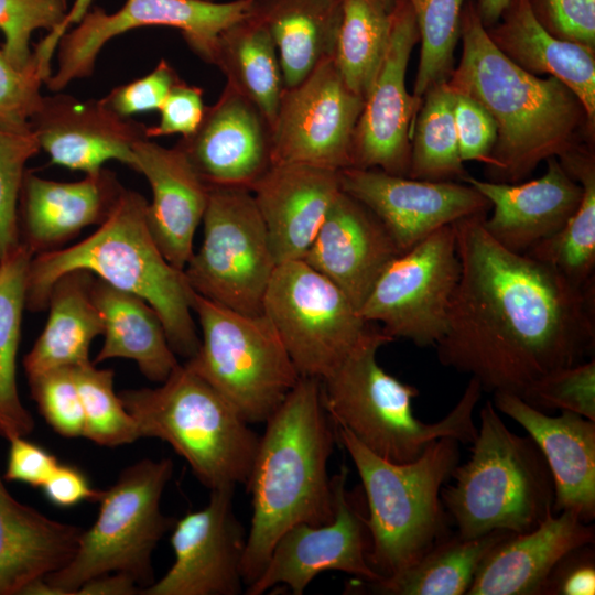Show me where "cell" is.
Listing matches in <instances>:
<instances>
[{"mask_svg": "<svg viewBox=\"0 0 595 595\" xmlns=\"http://www.w3.org/2000/svg\"><path fill=\"white\" fill-rule=\"evenodd\" d=\"M174 67L161 58L147 75L111 89L102 101L125 118L160 109L172 87L180 80Z\"/></svg>", "mask_w": 595, "mask_h": 595, "instance_id": "cell-47", "label": "cell"}, {"mask_svg": "<svg viewBox=\"0 0 595 595\" xmlns=\"http://www.w3.org/2000/svg\"><path fill=\"white\" fill-rule=\"evenodd\" d=\"M61 2H63L64 4L68 6V0H60Z\"/></svg>", "mask_w": 595, "mask_h": 595, "instance_id": "cell-58", "label": "cell"}, {"mask_svg": "<svg viewBox=\"0 0 595 595\" xmlns=\"http://www.w3.org/2000/svg\"><path fill=\"white\" fill-rule=\"evenodd\" d=\"M208 187L250 190L271 167V126L227 84L188 137L175 144Z\"/></svg>", "mask_w": 595, "mask_h": 595, "instance_id": "cell-21", "label": "cell"}, {"mask_svg": "<svg viewBox=\"0 0 595 595\" xmlns=\"http://www.w3.org/2000/svg\"><path fill=\"white\" fill-rule=\"evenodd\" d=\"M521 399L540 411H570L595 422L594 357L544 375Z\"/></svg>", "mask_w": 595, "mask_h": 595, "instance_id": "cell-44", "label": "cell"}, {"mask_svg": "<svg viewBox=\"0 0 595 595\" xmlns=\"http://www.w3.org/2000/svg\"><path fill=\"white\" fill-rule=\"evenodd\" d=\"M141 587L130 575L111 572L86 581L76 592L77 595H136Z\"/></svg>", "mask_w": 595, "mask_h": 595, "instance_id": "cell-54", "label": "cell"}, {"mask_svg": "<svg viewBox=\"0 0 595 595\" xmlns=\"http://www.w3.org/2000/svg\"><path fill=\"white\" fill-rule=\"evenodd\" d=\"M559 161L582 186L580 205L556 234L526 253L577 284H588L595 282V159L584 147Z\"/></svg>", "mask_w": 595, "mask_h": 595, "instance_id": "cell-37", "label": "cell"}, {"mask_svg": "<svg viewBox=\"0 0 595 595\" xmlns=\"http://www.w3.org/2000/svg\"><path fill=\"white\" fill-rule=\"evenodd\" d=\"M9 443L4 479L42 487L60 464L57 457L25 436L12 437Z\"/></svg>", "mask_w": 595, "mask_h": 595, "instance_id": "cell-52", "label": "cell"}, {"mask_svg": "<svg viewBox=\"0 0 595 595\" xmlns=\"http://www.w3.org/2000/svg\"><path fill=\"white\" fill-rule=\"evenodd\" d=\"M251 3L252 0H126L112 13L100 8L87 10L76 26L61 36L56 46L57 69L45 85L55 93L73 80L89 77L109 41L143 26L176 29L198 58L214 65L220 34L247 18Z\"/></svg>", "mask_w": 595, "mask_h": 595, "instance_id": "cell-13", "label": "cell"}, {"mask_svg": "<svg viewBox=\"0 0 595 595\" xmlns=\"http://www.w3.org/2000/svg\"><path fill=\"white\" fill-rule=\"evenodd\" d=\"M172 474L170 458H144L100 490L97 519L83 530L71 561L44 577L57 595H74L86 581L111 572L130 575L141 591L154 582L152 553L175 522L161 510Z\"/></svg>", "mask_w": 595, "mask_h": 595, "instance_id": "cell-9", "label": "cell"}, {"mask_svg": "<svg viewBox=\"0 0 595 595\" xmlns=\"http://www.w3.org/2000/svg\"><path fill=\"white\" fill-rule=\"evenodd\" d=\"M462 182L489 201L493 213L483 219L488 235L517 253H526L556 234L576 210L583 193L558 158L547 160L543 175L524 183L484 181L469 174Z\"/></svg>", "mask_w": 595, "mask_h": 595, "instance_id": "cell-24", "label": "cell"}, {"mask_svg": "<svg viewBox=\"0 0 595 595\" xmlns=\"http://www.w3.org/2000/svg\"><path fill=\"white\" fill-rule=\"evenodd\" d=\"M486 215L453 223L461 277L436 355L483 391L522 398L544 375L593 355L595 282L577 284L504 248L485 230Z\"/></svg>", "mask_w": 595, "mask_h": 595, "instance_id": "cell-1", "label": "cell"}, {"mask_svg": "<svg viewBox=\"0 0 595 595\" xmlns=\"http://www.w3.org/2000/svg\"><path fill=\"white\" fill-rule=\"evenodd\" d=\"M42 488L47 500L58 507L97 501L100 495L79 468L63 464L57 465Z\"/></svg>", "mask_w": 595, "mask_h": 595, "instance_id": "cell-53", "label": "cell"}, {"mask_svg": "<svg viewBox=\"0 0 595 595\" xmlns=\"http://www.w3.org/2000/svg\"><path fill=\"white\" fill-rule=\"evenodd\" d=\"M470 453L454 468L453 483L441 489L461 537L528 532L553 511L554 484L543 454L529 435L507 428L490 400L479 411Z\"/></svg>", "mask_w": 595, "mask_h": 595, "instance_id": "cell-7", "label": "cell"}, {"mask_svg": "<svg viewBox=\"0 0 595 595\" xmlns=\"http://www.w3.org/2000/svg\"><path fill=\"white\" fill-rule=\"evenodd\" d=\"M84 410L83 437L107 447L141 439L137 422L113 389V370L96 368L93 361L73 367Z\"/></svg>", "mask_w": 595, "mask_h": 595, "instance_id": "cell-41", "label": "cell"}, {"mask_svg": "<svg viewBox=\"0 0 595 595\" xmlns=\"http://www.w3.org/2000/svg\"><path fill=\"white\" fill-rule=\"evenodd\" d=\"M30 128L52 164L85 174L109 160L133 169V148L147 138L145 125L119 116L102 99L82 100L62 91L43 96Z\"/></svg>", "mask_w": 595, "mask_h": 595, "instance_id": "cell-20", "label": "cell"}, {"mask_svg": "<svg viewBox=\"0 0 595 595\" xmlns=\"http://www.w3.org/2000/svg\"><path fill=\"white\" fill-rule=\"evenodd\" d=\"M335 428L367 501L368 563L381 577L392 575L450 534L441 489L458 465L459 442L440 437L418 459L392 463L370 452L346 429Z\"/></svg>", "mask_w": 595, "mask_h": 595, "instance_id": "cell-6", "label": "cell"}, {"mask_svg": "<svg viewBox=\"0 0 595 595\" xmlns=\"http://www.w3.org/2000/svg\"><path fill=\"white\" fill-rule=\"evenodd\" d=\"M148 201L123 188L115 207L87 238L32 257L25 289V309H47L54 283L63 274L86 270L110 285L147 301L158 313L171 348L192 358L198 350L193 318V294L184 272L162 255L145 221Z\"/></svg>", "mask_w": 595, "mask_h": 595, "instance_id": "cell-4", "label": "cell"}, {"mask_svg": "<svg viewBox=\"0 0 595 595\" xmlns=\"http://www.w3.org/2000/svg\"><path fill=\"white\" fill-rule=\"evenodd\" d=\"M342 18L332 58L347 87L366 98L381 67L391 26L383 0H340Z\"/></svg>", "mask_w": 595, "mask_h": 595, "instance_id": "cell-38", "label": "cell"}, {"mask_svg": "<svg viewBox=\"0 0 595 595\" xmlns=\"http://www.w3.org/2000/svg\"><path fill=\"white\" fill-rule=\"evenodd\" d=\"M204 237L183 272L191 289L236 312L262 313L278 266L250 190L208 187Z\"/></svg>", "mask_w": 595, "mask_h": 595, "instance_id": "cell-11", "label": "cell"}, {"mask_svg": "<svg viewBox=\"0 0 595 595\" xmlns=\"http://www.w3.org/2000/svg\"><path fill=\"white\" fill-rule=\"evenodd\" d=\"M400 253L379 219L342 190L303 261L337 285L359 311Z\"/></svg>", "mask_w": 595, "mask_h": 595, "instance_id": "cell-22", "label": "cell"}, {"mask_svg": "<svg viewBox=\"0 0 595 595\" xmlns=\"http://www.w3.org/2000/svg\"><path fill=\"white\" fill-rule=\"evenodd\" d=\"M201 87L180 79L170 90L159 109L160 119L154 126H147L148 139L181 134L188 137L198 128L206 106Z\"/></svg>", "mask_w": 595, "mask_h": 595, "instance_id": "cell-50", "label": "cell"}, {"mask_svg": "<svg viewBox=\"0 0 595 595\" xmlns=\"http://www.w3.org/2000/svg\"><path fill=\"white\" fill-rule=\"evenodd\" d=\"M419 42L414 14L394 0L387 51L369 89L353 137V166L408 176L411 130L420 108L405 87L411 52Z\"/></svg>", "mask_w": 595, "mask_h": 595, "instance_id": "cell-17", "label": "cell"}, {"mask_svg": "<svg viewBox=\"0 0 595 595\" xmlns=\"http://www.w3.org/2000/svg\"><path fill=\"white\" fill-rule=\"evenodd\" d=\"M364 101L347 87L332 57L321 62L301 83L284 89L271 126L272 165L351 167Z\"/></svg>", "mask_w": 595, "mask_h": 595, "instance_id": "cell-15", "label": "cell"}, {"mask_svg": "<svg viewBox=\"0 0 595 595\" xmlns=\"http://www.w3.org/2000/svg\"><path fill=\"white\" fill-rule=\"evenodd\" d=\"M203 1H216V0H203Z\"/></svg>", "mask_w": 595, "mask_h": 595, "instance_id": "cell-59", "label": "cell"}, {"mask_svg": "<svg viewBox=\"0 0 595 595\" xmlns=\"http://www.w3.org/2000/svg\"><path fill=\"white\" fill-rule=\"evenodd\" d=\"M392 340L369 323L345 360L320 380L322 403L333 423L392 463L418 459L444 436L472 444L478 430L473 412L483 392L479 381L470 377L458 402L442 420L422 422L412 410L419 396L416 387L400 381L378 364L379 348Z\"/></svg>", "mask_w": 595, "mask_h": 595, "instance_id": "cell-5", "label": "cell"}, {"mask_svg": "<svg viewBox=\"0 0 595 595\" xmlns=\"http://www.w3.org/2000/svg\"><path fill=\"white\" fill-rule=\"evenodd\" d=\"M123 188L116 173L105 167L74 182L26 170L18 202L20 242L33 256L63 248L86 227L105 221Z\"/></svg>", "mask_w": 595, "mask_h": 595, "instance_id": "cell-23", "label": "cell"}, {"mask_svg": "<svg viewBox=\"0 0 595 595\" xmlns=\"http://www.w3.org/2000/svg\"><path fill=\"white\" fill-rule=\"evenodd\" d=\"M414 14L420 60L413 86L419 106L425 91L447 80L454 68V51L461 36V15L466 0H405Z\"/></svg>", "mask_w": 595, "mask_h": 595, "instance_id": "cell-40", "label": "cell"}, {"mask_svg": "<svg viewBox=\"0 0 595 595\" xmlns=\"http://www.w3.org/2000/svg\"><path fill=\"white\" fill-rule=\"evenodd\" d=\"M530 3L549 33L595 50V0H530Z\"/></svg>", "mask_w": 595, "mask_h": 595, "instance_id": "cell-48", "label": "cell"}, {"mask_svg": "<svg viewBox=\"0 0 595 595\" xmlns=\"http://www.w3.org/2000/svg\"><path fill=\"white\" fill-rule=\"evenodd\" d=\"M486 32L521 69L555 77L566 85L595 125V50L549 33L533 14L530 0H510L498 22Z\"/></svg>", "mask_w": 595, "mask_h": 595, "instance_id": "cell-29", "label": "cell"}, {"mask_svg": "<svg viewBox=\"0 0 595 595\" xmlns=\"http://www.w3.org/2000/svg\"><path fill=\"white\" fill-rule=\"evenodd\" d=\"M50 62L32 52V60L19 68L0 47V130L31 133L30 121L43 96L41 87L51 75Z\"/></svg>", "mask_w": 595, "mask_h": 595, "instance_id": "cell-43", "label": "cell"}, {"mask_svg": "<svg viewBox=\"0 0 595 595\" xmlns=\"http://www.w3.org/2000/svg\"><path fill=\"white\" fill-rule=\"evenodd\" d=\"M33 133L0 130V259L20 242L18 202L26 163L39 153Z\"/></svg>", "mask_w": 595, "mask_h": 595, "instance_id": "cell-45", "label": "cell"}, {"mask_svg": "<svg viewBox=\"0 0 595 595\" xmlns=\"http://www.w3.org/2000/svg\"><path fill=\"white\" fill-rule=\"evenodd\" d=\"M461 262L454 225L443 226L383 270L359 309L367 323L416 346H435L444 336Z\"/></svg>", "mask_w": 595, "mask_h": 595, "instance_id": "cell-14", "label": "cell"}, {"mask_svg": "<svg viewBox=\"0 0 595 595\" xmlns=\"http://www.w3.org/2000/svg\"><path fill=\"white\" fill-rule=\"evenodd\" d=\"M234 487L212 489L208 504L174 522V562L143 595H238L247 533L232 509Z\"/></svg>", "mask_w": 595, "mask_h": 595, "instance_id": "cell-18", "label": "cell"}, {"mask_svg": "<svg viewBox=\"0 0 595 595\" xmlns=\"http://www.w3.org/2000/svg\"><path fill=\"white\" fill-rule=\"evenodd\" d=\"M277 263L303 260L337 195L339 171L273 164L250 188Z\"/></svg>", "mask_w": 595, "mask_h": 595, "instance_id": "cell-27", "label": "cell"}, {"mask_svg": "<svg viewBox=\"0 0 595 595\" xmlns=\"http://www.w3.org/2000/svg\"><path fill=\"white\" fill-rule=\"evenodd\" d=\"M262 313L300 377L318 380L345 360L369 326L345 293L303 260L277 266Z\"/></svg>", "mask_w": 595, "mask_h": 595, "instance_id": "cell-12", "label": "cell"}, {"mask_svg": "<svg viewBox=\"0 0 595 595\" xmlns=\"http://www.w3.org/2000/svg\"><path fill=\"white\" fill-rule=\"evenodd\" d=\"M389 7H392L394 0H383Z\"/></svg>", "mask_w": 595, "mask_h": 595, "instance_id": "cell-57", "label": "cell"}, {"mask_svg": "<svg viewBox=\"0 0 595 595\" xmlns=\"http://www.w3.org/2000/svg\"><path fill=\"white\" fill-rule=\"evenodd\" d=\"M453 104L454 93L446 80L423 95L411 130L408 177L462 181L468 174L459 155Z\"/></svg>", "mask_w": 595, "mask_h": 595, "instance_id": "cell-39", "label": "cell"}, {"mask_svg": "<svg viewBox=\"0 0 595 595\" xmlns=\"http://www.w3.org/2000/svg\"><path fill=\"white\" fill-rule=\"evenodd\" d=\"M214 65L226 84L272 126L285 88L277 47L266 26L251 14L230 25L218 39Z\"/></svg>", "mask_w": 595, "mask_h": 595, "instance_id": "cell-34", "label": "cell"}, {"mask_svg": "<svg viewBox=\"0 0 595 595\" xmlns=\"http://www.w3.org/2000/svg\"><path fill=\"white\" fill-rule=\"evenodd\" d=\"M83 530L19 502L0 475V595H20L28 584L65 566Z\"/></svg>", "mask_w": 595, "mask_h": 595, "instance_id": "cell-30", "label": "cell"}, {"mask_svg": "<svg viewBox=\"0 0 595 595\" xmlns=\"http://www.w3.org/2000/svg\"><path fill=\"white\" fill-rule=\"evenodd\" d=\"M250 14L270 33L284 88L301 83L332 57L342 18L340 0H252Z\"/></svg>", "mask_w": 595, "mask_h": 595, "instance_id": "cell-32", "label": "cell"}, {"mask_svg": "<svg viewBox=\"0 0 595 595\" xmlns=\"http://www.w3.org/2000/svg\"><path fill=\"white\" fill-rule=\"evenodd\" d=\"M494 407L534 441L554 484V513L571 511L585 522L595 518V422L570 411L545 414L520 397L494 393Z\"/></svg>", "mask_w": 595, "mask_h": 595, "instance_id": "cell-25", "label": "cell"}, {"mask_svg": "<svg viewBox=\"0 0 595 595\" xmlns=\"http://www.w3.org/2000/svg\"><path fill=\"white\" fill-rule=\"evenodd\" d=\"M512 532L495 530L477 538L451 533L405 569L365 582L375 594L463 595L487 554Z\"/></svg>", "mask_w": 595, "mask_h": 595, "instance_id": "cell-35", "label": "cell"}, {"mask_svg": "<svg viewBox=\"0 0 595 595\" xmlns=\"http://www.w3.org/2000/svg\"><path fill=\"white\" fill-rule=\"evenodd\" d=\"M91 296L104 324V344L93 363L130 359L147 379L163 382L180 364L158 313L140 296L97 277Z\"/></svg>", "mask_w": 595, "mask_h": 595, "instance_id": "cell-31", "label": "cell"}, {"mask_svg": "<svg viewBox=\"0 0 595 595\" xmlns=\"http://www.w3.org/2000/svg\"><path fill=\"white\" fill-rule=\"evenodd\" d=\"M453 93V115L461 159L463 162L478 161L487 166L497 139L496 122L478 101L464 94Z\"/></svg>", "mask_w": 595, "mask_h": 595, "instance_id": "cell-49", "label": "cell"}, {"mask_svg": "<svg viewBox=\"0 0 595 595\" xmlns=\"http://www.w3.org/2000/svg\"><path fill=\"white\" fill-rule=\"evenodd\" d=\"M594 541V526L574 512L551 511L534 529L499 542L482 562L466 594L541 595L556 563Z\"/></svg>", "mask_w": 595, "mask_h": 595, "instance_id": "cell-28", "label": "cell"}, {"mask_svg": "<svg viewBox=\"0 0 595 595\" xmlns=\"http://www.w3.org/2000/svg\"><path fill=\"white\" fill-rule=\"evenodd\" d=\"M264 423L246 483L252 508L242 559L246 587L262 573L284 531L327 523L335 513L327 463L337 435L322 403L321 381L300 377Z\"/></svg>", "mask_w": 595, "mask_h": 595, "instance_id": "cell-3", "label": "cell"}, {"mask_svg": "<svg viewBox=\"0 0 595 595\" xmlns=\"http://www.w3.org/2000/svg\"><path fill=\"white\" fill-rule=\"evenodd\" d=\"M594 543L564 555L545 580L541 595H593L595 593Z\"/></svg>", "mask_w": 595, "mask_h": 595, "instance_id": "cell-51", "label": "cell"}, {"mask_svg": "<svg viewBox=\"0 0 595 595\" xmlns=\"http://www.w3.org/2000/svg\"><path fill=\"white\" fill-rule=\"evenodd\" d=\"M91 0H75L72 9H68V20L71 23H77L78 20L86 13Z\"/></svg>", "mask_w": 595, "mask_h": 595, "instance_id": "cell-56", "label": "cell"}, {"mask_svg": "<svg viewBox=\"0 0 595 595\" xmlns=\"http://www.w3.org/2000/svg\"><path fill=\"white\" fill-rule=\"evenodd\" d=\"M68 6L60 0H0L2 50L19 68L32 60L31 39L37 30L66 31Z\"/></svg>", "mask_w": 595, "mask_h": 595, "instance_id": "cell-42", "label": "cell"}, {"mask_svg": "<svg viewBox=\"0 0 595 595\" xmlns=\"http://www.w3.org/2000/svg\"><path fill=\"white\" fill-rule=\"evenodd\" d=\"M339 180L342 190L379 219L401 253L443 226L490 209L489 201L464 182L415 180L359 167L339 171Z\"/></svg>", "mask_w": 595, "mask_h": 595, "instance_id": "cell-19", "label": "cell"}, {"mask_svg": "<svg viewBox=\"0 0 595 595\" xmlns=\"http://www.w3.org/2000/svg\"><path fill=\"white\" fill-rule=\"evenodd\" d=\"M510 0H475V7L485 29L498 22Z\"/></svg>", "mask_w": 595, "mask_h": 595, "instance_id": "cell-55", "label": "cell"}, {"mask_svg": "<svg viewBox=\"0 0 595 595\" xmlns=\"http://www.w3.org/2000/svg\"><path fill=\"white\" fill-rule=\"evenodd\" d=\"M347 475L344 465L332 478L334 518L321 526L298 523L284 531L262 573L246 587V594L261 595L277 585H285L292 594L301 595L314 577L332 570L365 582L381 578L367 560L370 547L367 513L346 489Z\"/></svg>", "mask_w": 595, "mask_h": 595, "instance_id": "cell-16", "label": "cell"}, {"mask_svg": "<svg viewBox=\"0 0 595 595\" xmlns=\"http://www.w3.org/2000/svg\"><path fill=\"white\" fill-rule=\"evenodd\" d=\"M33 255L20 244L0 259V436H26L34 419L20 400L17 357L29 264Z\"/></svg>", "mask_w": 595, "mask_h": 595, "instance_id": "cell-36", "label": "cell"}, {"mask_svg": "<svg viewBox=\"0 0 595 595\" xmlns=\"http://www.w3.org/2000/svg\"><path fill=\"white\" fill-rule=\"evenodd\" d=\"M133 155L132 170L142 174L151 187L152 199L145 207L150 234L164 258L183 271L193 255L208 186L175 145L165 148L144 138L134 145Z\"/></svg>", "mask_w": 595, "mask_h": 595, "instance_id": "cell-26", "label": "cell"}, {"mask_svg": "<svg viewBox=\"0 0 595 595\" xmlns=\"http://www.w3.org/2000/svg\"><path fill=\"white\" fill-rule=\"evenodd\" d=\"M192 309L202 339L185 364L247 423H264L300 379L275 328L263 313L242 314L195 292Z\"/></svg>", "mask_w": 595, "mask_h": 595, "instance_id": "cell-10", "label": "cell"}, {"mask_svg": "<svg viewBox=\"0 0 595 595\" xmlns=\"http://www.w3.org/2000/svg\"><path fill=\"white\" fill-rule=\"evenodd\" d=\"M459 39L461 61L446 82L496 122L488 181L520 183L542 161L584 148L595 125L580 98L558 78L532 75L508 60L489 39L474 0L464 3Z\"/></svg>", "mask_w": 595, "mask_h": 595, "instance_id": "cell-2", "label": "cell"}, {"mask_svg": "<svg viewBox=\"0 0 595 595\" xmlns=\"http://www.w3.org/2000/svg\"><path fill=\"white\" fill-rule=\"evenodd\" d=\"M94 278L86 270H74L54 283L46 324L23 358L28 377L90 360V344L104 332L101 316L91 296Z\"/></svg>", "mask_w": 595, "mask_h": 595, "instance_id": "cell-33", "label": "cell"}, {"mask_svg": "<svg viewBox=\"0 0 595 595\" xmlns=\"http://www.w3.org/2000/svg\"><path fill=\"white\" fill-rule=\"evenodd\" d=\"M161 383L119 393L140 436L169 443L210 490L246 485L259 443L249 423L186 364Z\"/></svg>", "mask_w": 595, "mask_h": 595, "instance_id": "cell-8", "label": "cell"}, {"mask_svg": "<svg viewBox=\"0 0 595 595\" xmlns=\"http://www.w3.org/2000/svg\"><path fill=\"white\" fill-rule=\"evenodd\" d=\"M31 398L52 429L65 437L84 434V410L73 367L28 377Z\"/></svg>", "mask_w": 595, "mask_h": 595, "instance_id": "cell-46", "label": "cell"}]
</instances>
